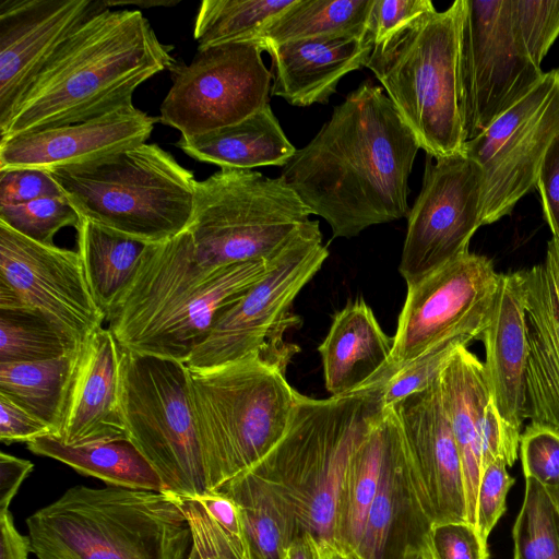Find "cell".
<instances>
[{"label": "cell", "mask_w": 559, "mask_h": 559, "mask_svg": "<svg viewBox=\"0 0 559 559\" xmlns=\"http://www.w3.org/2000/svg\"><path fill=\"white\" fill-rule=\"evenodd\" d=\"M78 349L58 358L0 364V394L48 425L52 436L61 427Z\"/></svg>", "instance_id": "obj_33"}, {"label": "cell", "mask_w": 559, "mask_h": 559, "mask_svg": "<svg viewBox=\"0 0 559 559\" xmlns=\"http://www.w3.org/2000/svg\"><path fill=\"white\" fill-rule=\"evenodd\" d=\"M178 497L191 527L195 559H250L195 498Z\"/></svg>", "instance_id": "obj_41"}, {"label": "cell", "mask_w": 559, "mask_h": 559, "mask_svg": "<svg viewBox=\"0 0 559 559\" xmlns=\"http://www.w3.org/2000/svg\"><path fill=\"white\" fill-rule=\"evenodd\" d=\"M79 346L80 342L36 310L0 309V364L58 358Z\"/></svg>", "instance_id": "obj_35"}, {"label": "cell", "mask_w": 559, "mask_h": 559, "mask_svg": "<svg viewBox=\"0 0 559 559\" xmlns=\"http://www.w3.org/2000/svg\"><path fill=\"white\" fill-rule=\"evenodd\" d=\"M289 559H349L335 545L314 539L304 533L293 544Z\"/></svg>", "instance_id": "obj_51"}, {"label": "cell", "mask_w": 559, "mask_h": 559, "mask_svg": "<svg viewBox=\"0 0 559 559\" xmlns=\"http://www.w3.org/2000/svg\"><path fill=\"white\" fill-rule=\"evenodd\" d=\"M523 475L538 481L552 501L559 498V428L530 423L520 438Z\"/></svg>", "instance_id": "obj_40"}, {"label": "cell", "mask_w": 559, "mask_h": 559, "mask_svg": "<svg viewBox=\"0 0 559 559\" xmlns=\"http://www.w3.org/2000/svg\"><path fill=\"white\" fill-rule=\"evenodd\" d=\"M463 0L417 16L372 45L366 68L433 158L463 152L459 99V47Z\"/></svg>", "instance_id": "obj_8"}, {"label": "cell", "mask_w": 559, "mask_h": 559, "mask_svg": "<svg viewBox=\"0 0 559 559\" xmlns=\"http://www.w3.org/2000/svg\"><path fill=\"white\" fill-rule=\"evenodd\" d=\"M393 342L365 300L336 312L318 347L330 396L349 395L376 383L390 361Z\"/></svg>", "instance_id": "obj_25"}, {"label": "cell", "mask_w": 559, "mask_h": 559, "mask_svg": "<svg viewBox=\"0 0 559 559\" xmlns=\"http://www.w3.org/2000/svg\"><path fill=\"white\" fill-rule=\"evenodd\" d=\"M419 148L383 87L366 81L333 108L280 177L334 238H353L408 216V179Z\"/></svg>", "instance_id": "obj_1"}, {"label": "cell", "mask_w": 559, "mask_h": 559, "mask_svg": "<svg viewBox=\"0 0 559 559\" xmlns=\"http://www.w3.org/2000/svg\"><path fill=\"white\" fill-rule=\"evenodd\" d=\"M513 559H559L556 504L535 479L525 478V493L512 531Z\"/></svg>", "instance_id": "obj_36"}, {"label": "cell", "mask_w": 559, "mask_h": 559, "mask_svg": "<svg viewBox=\"0 0 559 559\" xmlns=\"http://www.w3.org/2000/svg\"><path fill=\"white\" fill-rule=\"evenodd\" d=\"M179 1L174 0H130V1H114V0H104V4L107 8H112L116 5H124V4H133L140 7V9H151L154 7H174Z\"/></svg>", "instance_id": "obj_52"}, {"label": "cell", "mask_w": 559, "mask_h": 559, "mask_svg": "<svg viewBox=\"0 0 559 559\" xmlns=\"http://www.w3.org/2000/svg\"><path fill=\"white\" fill-rule=\"evenodd\" d=\"M193 498L250 557L241 513L236 502L221 491Z\"/></svg>", "instance_id": "obj_48"}, {"label": "cell", "mask_w": 559, "mask_h": 559, "mask_svg": "<svg viewBox=\"0 0 559 559\" xmlns=\"http://www.w3.org/2000/svg\"><path fill=\"white\" fill-rule=\"evenodd\" d=\"M294 0H204L193 36L198 49L234 43H255L264 27Z\"/></svg>", "instance_id": "obj_34"}, {"label": "cell", "mask_w": 559, "mask_h": 559, "mask_svg": "<svg viewBox=\"0 0 559 559\" xmlns=\"http://www.w3.org/2000/svg\"><path fill=\"white\" fill-rule=\"evenodd\" d=\"M559 134V68L540 81L463 152L483 170L481 225L509 215L536 187L545 153Z\"/></svg>", "instance_id": "obj_13"}, {"label": "cell", "mask_w": 559, "mask_h": 559, "mask_svg": "<svg viewBox=\"0 0 559 559\" xmlns=\"http://www.w3.org/2000/svg\"><path fill=\"white\" fill-rule=\"evenodd\" d=\"M269 260L207 267L188 230L147 245L106 316L108 329L126 350L185 364L216 316L263 276Z\"/></svg>", "instance_id": "obj_3"}, {"label": "cell", "mask_w": 559, "mask_h": 559, "mask_svg": "<svg viewBox=\"0 0 559 559\" xmlns=\"http://www.w3.org/2000/svg\"><path fill=\"white\" fill-rule=\"evenodd\" d=\"M310 215L281 177L219 168L197 181L188 231L198 261L217 267L271 259Z\"/></svg>", "instance_id": "obj_9"}, {"label": "cell", "mask_w": 559, "mask_h": 559, "mask_svg": "<svg viewBox=\"0 0 559 559\" xmlns=\"http://www.w3.org/2000/svg\"><path fill=\"white\" fill-rule=\"evenodd\" d=\"M389 414L383 408L349 459L337 499L335 546L355 559L367 515L377 493L388 438Z\"/></svg>", "instance_id": "obj_29"}, {"label": "cell", "mask_w": 559, "mask_h": 559, "mask_svg": "<svg viewBox=\"0 0 559 559\" xmlns=\"http://www.w3.org/2000/svg\"><path fill=\"white\" fill-rule=\"evenodd\" d=\"M520 271L530 344L525 417L559 428V240L548 241L542 263Z\"/></svg>", "instance_id": "obj_22"}, {"label": "cell", "mask_w": 559, "mask_h": 559, "mask_svg": "<svg viewBox=\"0 0 559 559\" xmlns=\"http://www.w3.org/2000/svg\"><path fill=\"white\" fill-rule=\"evenodd\" d=\"M0 223L32 240L52 245L55 235L61 228H76L80 215L64 195L49 197L0 205Z\"/></svg>", "instance_id": "obj_37"}, {"label": "cell", "mask_w": 559, "mask_h": 559, "mask_svg": "<svg viewBox=\"0 0 559 559\" xmlns=\"http://www.w3.org/2000/svg\"><path fill=\"white\" fill-rule=\"evenodd\" d=\"M288 559H289V557H288Z\"/></svg>", "instance_id": "obj_55"}, {"label": "cell", "mask_w": 559, "mask_h": 559, "mask_svg": "<svg viewBox=\"0 0 559 559\" xmlns=\"http://www.w3.org/2000/svg\"><path fill=\"white\" fill-rule=\"evenodd\" d=\"M515 33L528 57L540 67L559 37V0H510Z\"/></svg>", "instance_id": "obj_39"}, {"label": "cell", "mask_w": 559, "mask_h": 559, "mask_svg": "<svg viewBox=\"0 0 559 559\" xmlns=\"http://www.w3.org/2000/svg\"><path fill=\"white\" fill-rule=\"evenodd\" d=\"M483 170L464 152L427 155L421 190L407 216L399 272L407 286L468 252L481 225Z\"/></svg>", "instance_id": "obj_16"}, {"label": "cell", "mask_w": 559, "mask_h": 559, "mask_svg": "<svg viewBox=\"0 0 559 559\" xmlns=\"http://www.w3.org/2000/svg\"><path fill=\"white\" fill-rule=\"evenodd\" d=\"M171 49L140 10L99 11L63 41L34 79L0 140L132 106L141 84L175 64Z\"/></svg>", "instance_id": "obj_2"}, {"label": "cell", "mask_w": 559, "mask_h": 559, "mask_svg": "<svg viewBox=\"0 0 559 559\" xmlns=\"http://www.w3.org/2000/svg\"><path fill=\"white\" fill-rule=\"evenodd\" d=\"M50 435L53 431L48 425L0 394V440L3 443H27Z\"/></svg>", "instance_id": "obj_47"}, {"label": "cell", "mask_w": 559, "mask_h": 559, "mask_svg": "<svg viewBox=\"0 0 559 559\" xmlns=\"http://www.w3.org/2000/svg\"><path fill=\"white\" fill-rule=\"evenodd\" d=\"M371 49L372 40L368 35L364 38H311L271 46L265 50L272 59L271 94L296 107L326 104L347 73L366 66Z\"/></svg>", "instance_id": "obj_24"}, {"label": "cell", "mask_w": 559, "mask_h": 559, "mask_svg": "<svg viewBox=\"0 0 559 559\" xmlns=\"http://www.w3.org/2000/svg\"><path fill=\"white\" fill-rule=\"evenodd\" d=\"M394 559H432V557L425 546L409 544Z\"/></svg>", "instance_id": "obj_53"}, {"label": "cell", "mask_w": 559, "mask_h": 559, "mask_svg": "<svg viewBox=\"0 0 559 559\" xmlns=\"http://www.w3.org/2000/svg\"><path fill=\"white\" fill-rule=\"evenodd\" d=\"M33 469L31 461L0 453V514L10 511L12 500Z\"/></svg>", "instance_id": "obj_49"}, {"label": "cell", "mask_w": 559, "mask_h": 559, "mask_svg": "<svg viewBox=\"0 0 559 559\" xmlns=\"http://www.w3.org/2000/svg\"><path fill=\"white\" fill-rule=\"evenodd\" d=\"M474 340L466 334L449 337L405 365L384 382L383 408L435 383L455 352Z\"/></svg>", "instance_id": "obj_38"}, {"label": "cell", "mask_w": 559, "mask_h": 559, "mask_svg": "<svg viewBox=\"0 0 559 559\" xmlns=\"http://www.w3.org/2000/svg\"><path fill=\"white\" fill-rule=\"evenodd\" d=\"M536 188L552 238L559 240V134L545 153L538 170Z\"/></svg>", "instance_id": "obj_46"}, {"label": "cell", "mask_w": 559, "mask_h": 559, "mask_svg": "<svg viewBox=\"0 0 559 559\" xmlns=\"http://www.w3.org/2000/svg\"><path fill=\"white\" fill-rule=\"evenodd\" d=\"M63 195L47 170L35 168L0 170V205L21 204L40 198Z\"/></svg>", "instance_id": "obj_44"}, {"label": "cell", "mask_w": 559, "mask_h": 559, "mask_svg": "<svg viewBox=\"0 0 559 559\" xmlns=\"http://www.w3.org/2000/svg\"><path fill=\"white\" fill-rule=\"evenodd\" d=\"M157 120L132 105L83 122L0 140V170H52L95 162L146 143Z\"/></svg>", "instance_id": "obj_20"}, {"label": "cell", "mask_w": 559, "mask_h": 559, "mask_svg": "<svg viewBox=\"0 0 559 559\" xmlns=\"http://www.w3.org/2000/svg\"><path fill=\"white\" fill-rule=\"evenodd\" d=\"M425 546L432 559H489L487 540L467 522L432 524Z\"/></svg>", "instance_id": "obj_42"}, {"label": "cell", "mask_w": 559, "mask_h": 559, "mask_svg": "<svg viewBox=\"0 0 559 559\" xmlns=\"http://www.w3.org/2000/svg\"><path fill=\"white\" fill-rule=\"evenodd\" d=\"M435 10L429 0H373L367 21L372 45L382 43L425 12Z\"/></svg>", "instance_id": "obj_45"}, {"label": "cell", "mask_w": 559, "mask_h": 559, "mask_svg": "<svg viewBox=\"0 0 559 559\" xmlns=\"http://www.w3.org/2000/svg\"><path fill=\"white\" fill-rule=\"evenodd\" d=\"M285 369L261 356L189 369L211 493L254 467L286 432L299 393L288 384Z\"/></svg>", "instance_id": "obj_6"}, {"label": "cell", "mask_w": 559, "mask_h": 559, "mask_svg": "<svg viewBox=\"0 0 559 559\" xmlns=\"http://www.w3.org/2000/svg\"><path fill=\"white\" fill-rule=\"evenodd\" d=\"M544 73L515 33L510 0H463L459 99L465 142L523 98Z\"/></svg>", "instance_id": "obj_12"}, {"label": "cell", "mask_w": 559, "mask_h": 559, "mask_svg": "<svg viewBox=\"0 0 559 559\" xmlns=\"http://www.w3.org/2000/svg\"><path fill=\"white\" fill-rule=\"evenodd\" d=\"M121 401L128 439L145 456L166 491L211 493L182 361L123 349Z\"/></svg>", "instance_id": "obj_11"}, {"label": "cell", "mask_w": 559, "mask_h": 559, "mask_svg": "<svg viewBox=\"0 0 559 559\" xmlns=\"http://www.w3.org/2000/svg\"><path fill=\"white\" fill-rule=\"evenodd\" d=\"M81 218L147 245L188 230L193 173L155 143L47 170Z\"/></svg>", "instance_id": "obj_7"}, {"label": "cell", "mask_w": 559, "mask_h": 559, "mask_svg": "<svg viewBox=\"0 0 559 559\" xmlns=\"http://www.w3.org/2000/svg\"><path fill=\"white\" fill-rule=\"evenodd\" d=\"M439 389L461 457L467 522L476 527L477 492L483 474L481 433L492 400L484 364L467 346L459 348L439 376Z\"/></svg>", "instance_id": "obj_26"}, {"label": "cell", "mask_w": 559, "mask_h": 559, "mask_svg": "<svg viewBox=\"0 0 559 559\" xmlns=\"http://www.w3.org/2000/svg\"><path fill=\"white\" fill-rule=\"evenodd\" d=\"M176 146L188 156L219 168L284 166L297 148L267 104L240 122L197 135H180Z\"/></svg>", "instance_id": "obj_27"}, {"label": "cell", "mask_w": 559, "mask_h": 559, "mask_svg": "<svg viewBox=\"0 0 559 559\" xmlns=\"http://www.w3.org/2000/svg\"><path fill=\"white\" fill-rule=\"evenodd\" d=\"M78 252L92 293L108 314L132 278L147 243L80 217L76 226Z\"/></svg>", "instance_id": "obj_32"}, {"label": "cell", "mask_w": 559, "mask_h": 559, "mask_svg": "<svg viewBox=\"0 0 559 559\" xmlns=\"http://www.w3.org/2000/svg\"><path fill=\"white\" fill-rule=\"evenodd\" d=\"M17 308L45 314L80 343L106 321L78 251L0 223V309Z\"/></svg>", "instance_id": "obj_17"}, {"label": "cell", "mask_w": 559, "mask_h": 559, "mask_svg": "<svg viewBox=\"0 0 559 559\" xmlns=\"http://www.w3.org/2000/svg\"><path fill=\"white\" fill-rule=\"evenodd\" d=\"M318 221H308L270 260L266 272L215 318L185 365L205 370L250 356L287 366L295 354L286 330L299 321L289 309L326 260Z\"/></svg>", "instance_id": "obj_10"}, {"label": "cell", "mask_w": 559, "mask_h": 559, "mask_svg": "<svg viewBox=\"0 0 559 559\" xmlns=\"http://www.w3.org/2000/svg\"><path fill=\"white\" fill-rule=\"evenodd\" d=\"M219 491L240 510L251 559H288L301 532L296 510L278 485L249 469Z\"/></svg>", "instance_id": "obj_28"}, {"label": "cell", "mask_w": 559, "mask_h": 559, "mask_svg": "<svg viewBox=\"0 0 559 559\" xmlns=\"http://www.w3.org/2000/svg\"><path fill=\"white\" fill-rule=\"evenodd\" d=\"M104 0H2L0 2V133L24 93L63 41Z\"/></svg>", "instance_id": "obj_19"}, {"label": "cell", "mask_w": 559, "mask_h": 559, "mask_svg": "<svg viewBox=\"0 0 559 559\" xmlns=\"http://www.w3.org/2000/svg\"><path fill=\"white\" fill-rule=\"evenodd\" d=\"M499 280L489 258L468 251L407 286L391 358L376 383H384L449 337L466 334L478 340L489 321Z\"/></svg>", "instance_id": "obj_14"}, {"label": "cell", "mask_w": 559, "mask_h": 559, "mask_svg": "<svg viewBox=\"0 0 559 559\" xmlns=\"http://www.w3.org/2000/svg\"><path fill=\"white\" fill-rule=\"evenodd\" d=\"M503 460H495L481 474L477 492L476 528L488 537L506 511L507 495L515 479L509 474Z\"/></svg>", "instance_id": "obj_43"}, {"label": "cell", "mask_w": 559, "mask_h": 559, "mask_svg": "<svg viewBox=\"0 0 559 559\" xmlns=\"http://www.w3.org/2000/svg\"><path fill=\"white\" fill-rule=\"evenodd\" d=\"M391 408L402 432L409 487L418 513L430 526L467 522L463 468L440 396L439 378Z\"/></svg>", "instance_id": "obj_18"}, {"label": "cell", "mask_w": 559, "mask_h": 559, "mask_svg": "<svg viewBox=\"0 0 559 559\" xmlns=\"http://www.w3.org/2000/svg\"><path fill=\"white\" fill-rule=\"evenodd\" d=\"M554 502L556 504L557 515H558V523H559V498L556 501H554Z\"/></svg>", "instance_id": "obj_54"}, {"label": "cell", "mask_w": 559, "mask_h": 559, "mask_svg": "<svg viewBox=\"0 0 559 559\" xmlns=\"http://www.w3.org/2000/svg\"><path fill=\"white\" fill-rule=\"evenodd\" d=\"M122 359V347L108 328H99L80 343L57 439L78 447L128 438Z\"/></svg>", "instance_id": "obj_21"}, {"label": "cell", "mask_w": 559, "mask_h": 559, "mask_svg": "<svg viewBox=\"0 0 559 559\" xmlns=\"http://www.w3.org/2000/svg\"><path fill=\"white\" fill-rule=\"evenodd\" d=\"M37 559H195L179 497L76 485L26 519Z\"/></svg>", "instance_id": "obj_4"}, {"label": "cell", "mask_w": 559, "mask_h": 559, "mask_svg": "<svg viewBox=\"0 0 559 559\" xmlns=\"http://www.w3.org/2000/svg\"><path fill=\"white\" fill-rule=\"evenodd\" d=\"M29 538L21 534L10 511L0 514V559H28Z\"/></svg>", "instance_id": "obj_50"}, {"label": "cell", "mask_w": 559, "mask_h": 559, "mask_svg": "<svg viewBox=\"0 0 559 559\" xmlns=\"http://www.w3.org/2000/svg\"><path fill=\"white\" fill-rule=\"evenodd\" d=\"M373 0H294L261 32L257 44L264 51L285 43L323 38L367 36Z\"/></svg>", "instance_id": "obj_31"}, {"label": "cell", "mask_w": 559, "mask_h": 559, "mask_svg": "<svg viewBox=\"0 0 559 559\" xmlns=\"http://www.w3.org/2000/svg\"><path fill=\"white\" fill-rule=\"evenodd\" d=\"M26 445L34 454L59 461L108 486L166 491L157 472L128 438L72 447L50 435L34 439Z\"/></svg>", "instance_id": "obj_30"}, {"label": "cell", "mask_w": 559, "mask_h": 559, "mask_svg": "<svg viewBox=\"0 0 559 559\" xmlns=\"http://www.w3.org/2000/svg\"><path fill=\"white\" fill-rule=\"evenodd\" d=\"M263 51L255 43H234L198 49L188 64L175 62L158 121L197 135L253 115L269 104L272 73Z\"/></svg>", "instance_id": "obj_15"}, {"label": "cell", "mask_w": 559, "mask_h": 559, "mask_svg": "<svg viewBox=\"0 0 559 559\" xmlns=\"http://www.w3.org/2000/svg\"><path fill=\"white\" fill-rule=\"evenodd\" d=\"M383 385L323 400L299 394L286 432L251 468L288 496L301 534L335 545L340 488L354 449L383 411Z\"/></svg>", "instance_id": "obj_5"}, {"label": "cell", "mask_w": 559, "mask_h": 559, "mask_svg": "<svg viewBox=\"0 0 559 559\" xmlns=\"http://www.w3.org/2000/svg\"><path fill=\"white\" fill-rule=\"evenodd\" d=\"M478 340L485 347L491 399L508 433L520 443L530 355L521 271L500 273L489 321Z\"/></svg>", "instance_id": "obj_23"}]
</instances>
